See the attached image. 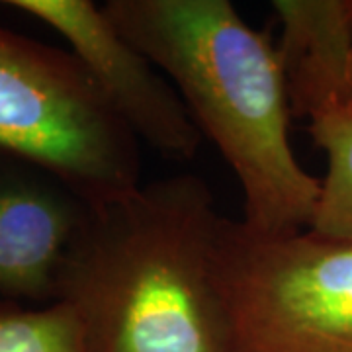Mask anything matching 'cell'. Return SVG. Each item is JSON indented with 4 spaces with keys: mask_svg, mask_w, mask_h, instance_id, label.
I'll use <instances>...</instances> for the list:
<instances>
[{
    "mask_svg": "<svg viewBox=\"0 0 352 352\" xmlns=\"http://www.w3.org/2000/svg\"><path fill=\"white\" fill-rule=\"evenodd\" d=\"M108 20L175 87L204 138L239 180L241 219L263 237L311 226L321 180L289 143L278 50L229 0H110Z\"/></svg>",
    "mask_w": 352,
    "mask_h": 352,
    "instance_id": "cell-2",
    "label": "cell"
},
{
    "mask_svg": "<svg viewBox=\"0 0 352 352\" xmlns=\"http://www.w3.org/2000/svg\"><path fill=\"white\" fill-rule=\"evenodd\" d=\"M71 45L104 98L131 133L166 159L196 157L204 135L175 87L90 0H10Z\"/></svg>",
    "mask_w": 352,
    "mask_h": 352,
    "instance_id": "cell-5",
    "label": "cell"
},
{
    "mask_svg": "<svg viewBox=\"0 0 352 352\" xmlns=\"http://www.w3.org/2000/svg\"><path fill=\"white\" fill-rule=\"evenodd\" d=\"M309 133L327 159L309 229L331 239L352 241V110L317 116L309 122Z\"/></svg>",
    "mask_w": 352,
    "mask_h": 352,
    "instance_id": "cell-8",
    "label": "cell"
},
{
    "mask_svg": "<svg viewBox=\"0 0 352 352\" xmlns=\"http://www.w3.org/2000/svg\"><path fill=\"white\" fill-rule=\"evenodd\" d=\"M90 204L47 168L0 151V298L57 302L67 254Z\"/></svg>",
    "mask_w": 352,
    "mask_h": 352,
    "instance_id": "cell-6",
    "label": "cell"
},
{
    "mask_svg": "<svg viewBox=\"0 0 352 352\" xmlns=\"http://www.w3.org/2000/svg\"><path fill=\"white\" fill-rule=\"evenodd\" d=\"M0 151L96 206L141 186L139 139L71 51L0 28Z\"/></svg>",
    "mask_w": 352,
    "mask_h": 352,
    "instance_id": "cell-3",
    "label": "cell"
},
{
    "mask_svg": "<svg viewBox=\"0 0 352 352\" xmlns=\"http://www.w3.org/2000/svg\"><path fill=\"white\" fill-rule=\"evenodd\" d=\"M272 6L282 25L276 50L292 113L311 122L352 110L349 0H276Z\"/></svg>",
    "mask_w": 352,
    "mask_h": 352,
    "instance_id": "cell-7",
    "label": "cell"
},
{
    "mask_svg": "<svg viewBox=\"0 0 352 352\" xmlns=\"http://www.w3.org/2000/svg\"><path fill=\"white\" fill-rule=\"evenodd\" d=\"M226 219L196 175L90 206L57 288L88 351L227 352L217 274Z\"/></svg>",
    "mask_w": 352,
    "mask_h": 352,
    "instance_id": "cell-1",
    "label": "cell"
},
{
    "mask_svg": "<svg viewBox=\"0 0 352 352\" xmlns=\"http://www.w3.org/2000/svg\"><path fill=\"white\" fill-rule=\"evenodd\" d=\"M349 10H351V41H352V0H349Z\"/></svg>",
    "mask_w": 352,
    "mask_h": 352,
    "instance_id": "cell-10",
    "label": "cell"
},
{
    "mask_svg": "<svg viewBox=\"0 0 352 352\" xmlns=\"http://www.w3.org/2000/svg\"><path fill=\"white\" fill-rule=\"evenodd\" d=\"M217 274L227 352H352V241L263 237L227 217Z\"/></svg>",
    "mask_w": 352,
    "mask_h": 352,
    "instance_id": "cell-4",
    "label": "cell"
},
{
    "mask_svg": "<svg viewBox=\"0 0 352 352\" xmlns=\"http://www.w3.org/2000/svg\"><path fill=\"white\" fill-rule=\"evenodd\" d=\"M0 352H90L76 314L61 302L25 307L0 298Z\"/></svg>",
    "mask_w": 352,
    "mask_h": 352,
    "instance_id": "cell-9",
    "label": "cell"
}]
</instances>
